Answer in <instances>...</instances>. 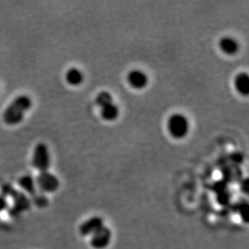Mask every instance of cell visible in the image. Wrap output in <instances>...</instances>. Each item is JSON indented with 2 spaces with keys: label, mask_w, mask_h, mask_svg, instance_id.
Listing matches in <instances>:
<instances>
[{
  "label": "cell",
  "mask_w": 249,
  "mask_h": 249,
  "mask_svg": "<svg viewBox=\"0 0 249 249\" xmlns=\"http://www.w3.org/2000/svg\"><path fill=\"white\" fill-rule=\"evenodd\" d=\"M127 82L130 86L136 89H142L148 84V77L143 71L133 70L127 74Z\"/></svg>",
  "instance_id": "8"
},
{
  "label": "cell",
  "mask_w": 249,
  "mask_h": 249,
  "mask_svg": "<svg viewBox=\"0 0 249 249\" xmlns=\"http://www.w3.org/2000/svg\"><path fill=\"white\" fill-rule=\"evenodd\" d=\"M33 106V100L28 95H19L7 107L2 118L7 125L19 124L24 120V115Z\"/></svg>",
  "instance_id": "1"
},
{
  "label": "cell",
  "mask_w": 249,
  "mask_h": 249,
  "mask_svg": "<svg viewBox=\"0 0 249 249\" xmlns=\"http://www.w3.org/2000/svg\"><path fill=\"white\" fill-rule=\"evenodd\" d=\"M36 184L39 188L45 193H53L57 191L60 181L55 175L49 172L40 173L36 178Z\"/></svg>",
  "instance_id": "4"
},
{
  "label": "cell",
  "mask_w": 249,
  "mask_h": 249,
  "mask_svg": "<svg viewBox=\"0 0 249 249\" xmlns=\"http://www.w3.org/2000/svg\"><path fill=\"white\" fill-rule=\"evenodd\" d=\"M11 197H12L14 203L13 207L10 210V214L12 216H17L30 207V201L24 193L15 190Z\"/></svg>",
  "instance_id": "6"
},
{
  "label": "cell",
  "mask_w": 249,
  "mask_h": 249,
  "mask_svg": "<svg viewBox=\"0 0 249 249\" xmlns=\"http://www.w3.org/2000/svg\"><path fill=\"white\" fill-rule=\"evenodd\" d=\"M100 109L102 118L108 122H112L117 120L120 115V108L114 102Z\"/></svg>",
  "instance_id": "12"
},
{
  "label": "cell",
  "mask_w": 249,
  "mask_h": 249,
  "mask_svg": "<svg viewBox=\"0 0 249 249\" xmlns=\"http://www.w3.org/2000/svg\"><path fill=\"white\" fill-rule=\"evenodd\" d=\"M51 165V158L48 146L44 143L36 145L33 152V165L40 173L47 172Z\"/></svg>",
  "instance_id": "3"
},
{
  "label": "cell",
  "mask_w": 249,
  "mask_h": 249,
  "mask_svg": "<svg viewBox=\"0 0 249 249\" xmlns=\"http://www.w3.org/2000/svg\"><path fill=\"white\" fill-rule=\"evenodd\" d=\"M168 132L173 138L181 140L185 138L190 131V122L186 115L174 113L167 121Z\"/></svg>",
  "instance_id": "2"
},
{
  "label": "cell",
  "mask_w": 249,
  "mask_h": 249,
  "mask_svg": "<svg viewBox=\"0 0 249 249\" xmlns=\"http://www.w3.org/2000/svg\"><path fill=\"white\" fill-rule=\"evenodd\" d=\"M112 238L110 229L104 226L90 236V245L94 249H105L108 247Z\"/></svg>",
  "instance_id": "5"
},
{
  "label": "cell",
  "mask_w": 249,
  "mask_h": 249,
  "mask_svg": "<svg viewBox=\"0 0 249 249\" xmlns=\"http://www.w3.org/2000/svg\"><path fill=\"white\" fill-rule=\"evenodd\" d=\"M249 180L246 178L242 181V183L240 185V190H241L243 193L245 194V195H248V193H249Z\"/></svg>",
  "instance_id": "18"
},
{
  "label": "cell",
  "mask_w": 249,
  "mask_h": 249,
  "mask_svg": "<svg viewBox=\"0 0 249 249\" xmlns=\"http://www.w3.org/2000/svg\"><path fill=\"white\" fill-rule=\"evenodd\" d=\"M7 208V201L6 197L0 195V212L4 211Z\"/></svg>",
  "instance_id": "19"
},
{
  "label": "cell",
  "mask_w": 249,
  "mask_h": 249,
  "mask_svg": "<svg viewBox=\"0 0 249 249\" xmlns=\"http://www.w3.org/2000/svg\"><path fill=\"white\" fill-rule=\"evenodd\" d=\"M84 78L83 71H81L79 69L75 67L70 69L66 73V82L73 87L80 86L83 83Z\"/></svg>",
  "instance_id": "10"
},
{
  "label": "cell",
  "mask_w": 249,
  "mask_h": 249,
  "mask_svg": "<svg viewBox=\"0 0 249 249\" xmlns=\"http://www.w3.org/2000/svg\"><path fill=\"white\" fill-rule=\"evenodd\" d=\"M113 102L114 100H113L112 95L111 93L107 91L100 92L95 99V103L100 108L111 104Z\"/></svg>",
  "instance_id": "14"
},
{
  "label": "cell",
  "mask_w": 249,
  "mask_h": 249,
  "mask_svg": "<svg viewBox=\"0 0 249 249\" xmlns=\"http://www.w3.org/2000/svg\"><path fill=\"white\" fill-rule=\"evenodd\" d=\"M19 185L25 192L28 194V195H35L36 192V183L33 178L28 175H25L23 176L19 179Z\"/></svg>",
  "instance_id": "13"
},
{
  "label": "cell",
  "mask_w": 249,
  "mask_h": 249,
  "mask_svg": "<svg viewBox=\"0 0 249 249\" xmlns=\"http://www.w3.org/2000/svg\"><path fill=\"white\" fill-rule=\"evenodd\" d=\"M104 226H105L104 219H102L101 217L93 216L81 224L79 227V232L83 236H91Z\"/></svg>",
  "instance_id": "7"
},
{
  "label": "cell",
  "mask_w": 249,
  "mask_h": 249,
  "mask_svg": "<svg viewBox=\"0 0 249 249\" xmlns=\"http://www.w3.org/2000/svg\"><path fill=\"white\" fill-rule=\"evenodd\" d=\"M15 189L12 187V186L9 184H4L2 185L1 188V195L5 197H11Z\"/></svg>",
  "instance_id": "17"
},
{
  "label": "cell",
  "mask_w": 249,
  "mask_h": 249,
  "mask_svg": "<svg viewBox=\"0 0 249 249\" xmlns=\"http://www.w3.org/2000/svg\"><path fill=\"white\" fill-rule=\"evenodd\" d=\"M33 202L38 207H45L49 203L47 197H45V195H37V194L33 195Z\"/></svg>",
  "instance_id": "15"
},
{
  "label": "cell",
  "mask_w": 249,
  "mask_h": 249,
  "mask_svg": "<svg viewBox=\"0 0 249 249\" xmlns=\"http://www.w3.org/2000/svg\"><path fill=\"white\" fill-rule=\"evenodd\" d=\"M234 86L238 93L248 95L249 93V77L247 73H240L235 77Z\"/></svg>",
  "instance_id": "11"
},
{
  "label": "cell",
  "mask_w": 249,
  "mask_h": 249,
  "mask_svg": "<svg viewBox=\"0 0 249 249\" xmlns=\"http://www.w3.org/2000/svg\"><path fill=\"white\" fill-rule=\"evenodd\" d=\"M239 207V214L245 222H248L249 219V204L247 202H243L238 205Z\"/></svg>",
  "instance_id": "16"
},
{
  "label": "cell",
  "mask_w": 249,
  "mask_h": 249,
  "mask_svg": "<svg viewBox=\"0 0 249 249\" xmlns=\"http://www.w3.org/2000/svg\"><path fill=\"white\" fill-rule=\"evenodd\" d=\"M219 47L223 53L228 56L236 54L240 50V44L235 38L224 36L219 40Z\"/></svg>",
  "instance_id": "9"
}]
</instances>
